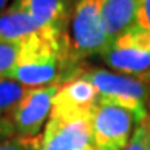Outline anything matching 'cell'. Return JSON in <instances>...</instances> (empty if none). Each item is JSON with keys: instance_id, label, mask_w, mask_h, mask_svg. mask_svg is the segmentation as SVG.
Listing matches in <instances>:
<instances>
[{"instance_id": "obj_1", "label": "cell", "mask_w": 150, "mask_h": 150, "mask_svg": "<svg viewBox=\"0 0 150 150\" xmlns=\"http://www.w3.org/2000/svg\"><path fill=\"white\" fill-rule=\"evenodd\" d=\"M80 75L95 86L101 101L118 104L132 110L139 124L147 120L150 87L141 77L110 72L106 69H91L80 72Z\"/></svg>"}, {"instance_id": "obj_2", "label": "cell", "mask_w": 150, "mask_h": 150, "mask_svg": "<svg viewBox=\"0 0 150 150\" xmlns=\"http://www.w3.org/2000/svg\"><path fill=\"white\" fill-rule=\"evenodd\" d=\"M71 57L77 63L101 55L109 46L103 20V0H77L71 11Z\"/></svg>"}, {"instance_id": "obj_3", "label": "cell", "mask_w": 150, "mask_h": 150, "mask_svg": "<svg viewBox=\"0 0 150 150\" xmlns=\"http://www.w3.org/2000/svg\"><path fill=\"white\" fill-rule=\"evenodd\" d=\"M138 126L139 122L132 110L98 100L91 113L95 150H124Z\"/></svg>"}, {"instance_id": "obj_4", "label": "cell", "mask_w": 150, "mask_h": 150, "mask_svg": "<svg viewBox=\"0 0 150 150\" xmlns=\"http://www.w3.org/2000/svg\"><path fill=\"white\" fill-rule=\"evenodd\" d=\"M91 113L52 109L42 136V150H95Z\"/></svg>"}, {"instance_id": "obj_5", "label": "cell", "mask_w": 150, "mask_h": 150, "mask_svg": "<svg viewBox=\"0 0 150 150\" xmlns=\"http://www.w3.org/2000/svg\"><path fill=\"white\" fill-rule=\"evenodd\" d=\"M0 40L14 42L31 49L52 47L71 57V43L61 42L52 32L43 28L25 8L14 2L0 14Z\"/></svg>"}, {"instance_id": "obj_6", "label": "cell", "mask_w": 150, "mask_h": 150, "mask_svg": "<svg viewBox=\"0 0 150 150\" xmlns=\"http://www.w3.org/2000/svg\"><path fill=\"white\" fill-rule=\"evenodd\" d=\"M101 58L118 74L142 77L150 71V32L133 25L106 47Z\"/></svg>"}, {"instance_id": "obj_7", "label": "cell", "mask_w": 150, "mask_h": 150, "mask_svg": "<svg viewBox=\"0 0 150 150\" xmlns=\"http://www.w3.org/2000/svg\"><path fill=\"white\" fill-rule=\"evenodd\" d=\"M71 57H66L57 51H40V52H25L18 64L5 75L25 86L26 89L45 87L57 83L67 81L66 67H71Z\"/></svg>"}, {"instance_id": "obj_8", "label": "cell", "mask_w": 150, "mask_h": 150, "mask_svg": "<svg viewBox=\"0 0 150 150\" xmlns=\"http://www.w3.org/2000/svg\"><path fill=\"white\" fill-rule=\"evenodd\" d=\"M61 83L28 89L23 100L18 103L11 115L17 136L22 138H37L46 120L51 117L54 97Z\"/></svg>"}, {"instance_id": "obj_9", "label": "cell", "mask_w": 150, "mask_h": 150, "mask_svg": "<svg viewBox=\"0 0 150 150\" xmlns=\"http://www.w3.org/2000/svg\"><path fill=\"white\" fill-rule=\"evenodd\" d=\"M25 8L37 22L52 32L61 42L71 43L67 26L71 23V12L67 0H12Z\"/></svg>"}, {"instance_id": "obj_10", "label": "cell", "mask_w": 150, "mask_h": 150, "mask_svg": "<svg viewBox=\"0 0 150 150\" xmlns=\"http://www.w3.org/2000/svg\"><path fill=\"white\" fill-rule=\"evenodd\" d=\"M98 92L95 86L78 74L77 77L61 83L54 97L52 109L60 110H83L91 112L98 103Z\"/></svg>"}, {"instance_id": "obj_11", "label": "cell", "mask_w": 150, "mask_h": 150, "mask_svg": "<svg viewBox=\"0 0 150 150\" xmlns=\"http://www.w3.org/2000/svg\"><path fill=\"white\" fill-rule=\"evenodd\" d=\"M136 5L138 0H103V20L109 45L135 25Z\"/></svg>"}, {"instance_id": "obj_12", "label": "cell", "mask_w": 150, "mask_h": 150, "mask_svg": "<svg viewBox=\"0 0 150 150\" xmlns=\"http://www.w3.org/2000/svg\"><path fill=\"white\" fill-rule=\"evenodd\" d=\"M28 92L25 86L17 81L0 77V120H11L12 112Z\"/></svg>"}, {"instance_id": "obj_13", "label": "cell", "mask_w": 150, "mask_h": 150, "mask_svg": "<svg viewBox=\"0 0 150 150\" xmlns=\"http://www.w3.org/2000/svg\"><path fill=\"white\" fill-rule=\"evenodd\" d=\"M25 54V46L14 42L0 40V77H5L18 64Z\"/></svg>"}, {"instance_id": "obj_14", "label": "cell", "mask_w": 150, "mask_h": 150, "mask_svg": "<svg viewBox=\"0 0 150 150\" xmlns=\"http://www.w3.org/2000/svg\"><path fill=\"white\" fill-rule=\"evenodd\" d=\"M124 150H150V124L147 121L136 127L130 142Z\"/></svg>"}, {"instance_id": "obj_15", "label": "cell", "mask_w": 150, "mask_h": 150, "mask_svg": "<svg viewBox=\"0 0 150 150\" xmlns=\"http://www.w3.org/2000/svg\"><path fill=\"white\" fill-rule=\"evenodd\" d=\"M37 138H22V136H12V138L0 139V150H29V147L35 142Z\"/></svg>"}, {"instance_id": "obj_16", "label": "cell", "mask_w": 150, "mask_h": 150, "mask_svg": "<svg viewBox=\"0 0 150 150\" xmlns=\"http://www.w3.org/2000/svg\"><path fill=\"white\" fill-rule=\"evenodd\" d=\"M135 25L150 32V0H138Z\"/></svg>"}, {"instance_id": "obj_17", "label": "cell", "mask_w": 150, "mask_h": 150, "mask_svg": "<svg viewBox=\"0 0 150 150\" xmlns=\"http://www.w3.org/2000/svg\"><path fill=\"white\" fill-rule=\"evenodd\" d=\"M16 136V130L11 120H0V139L12 138Z\"/></svg>"}, {"instance_id": "obj_18", "label": "cell", "mask_w": 150, "mask_h": 150, "mask_svg": "<svg viewBox=\"0 0 150 150\" xmlns=\"http://www.w3.org/2000/svg\"><path fill=\"white\" fill-rule=\"evenodd\" d=\"M29 150H42V138H38L34 144L29 147Z\"/></svg>"}, {"instance_id": "obj_19", "label": "cell", "mask_w": 150, "mask_h": 150, "mask_svg": "<svg viewBox=\"0 0 150 150\" xmlns=\"http://www.w3.org/2000/svg\"><path fill=\"white\" fill-rule=\"evenodd\" d=\"M142 80H144L146 81V83L149 84V87H150V71L147 72V74H144V75H142V77H141Z\"/></svg>"}, {"instance_id": "obj_20", "label": "cell", "mask_w": 150, "mask_h": 150, "mask_svg": "<svg viewBox=\"0 0 150 150\" xmlns=\"http://www.w3.org/2000/svg\"><path fill=\"white\" fill-rule=\"evenodd\" d=\"M6 3H8V0H0V14L5 11V6H6Z\"/></svg>"}, {"instance_id": "obj_21", "label": "cell", "mask_w": 150, "mask_h": 150, "mask_svg": "<svg viewBox=\"0 0 150 150\" xmlns=\"http://www.w3.org/2000/svg\"><path fill=\"white\" fill-rule=\"evenodd\" d=\"M149 124H150V101H149V110H147V120H146Z\"/></svg>"}]
</instances>
